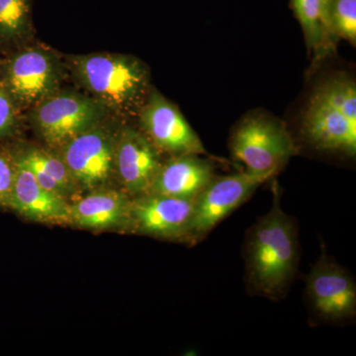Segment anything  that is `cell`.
I'll list each match as a JSON object with an SVG mask.
<instances>
[{
	"label": "cell",
	"mask_w": 356,
	"mask_h": 356,
	"mask_svg": "<svg viewBox=\"0 0 356 356\" xmlns=\"http://www.w3.org/2000/svg\"><path fill=\"white\" fill-rule=\"evenodd\" d=\"M300 250L298 225L282 209L275 187L270 210L245 233L243 257L248 294L271 301L284 298L298 273Z\"/></svg>",
	"instance_id": "cell-1"
},
{
	"label": "cell",
	"mask_w": 356,
	"mask_h": 356,
	"mask_svg": "<svg viewBox=\"0 0 356 356\" xmlns=\"http://www.w3.org/2000/svg\"><path fill=\"white\" fill-rule=\"evenodd\" d=\"M301 134L307 144L324 153L356 154V84L334 74L312 92L302 117Z\"/></svg>",
	"instance_id": "cell-2"
},
{
	"label": "cell",
	"mask_w": 356,
	"mask_h": 356,
	"mask_svg": "<svg viewBox=\"0 0 356 356\" xmlns=\"http://www.w3.org/2000/svg\"><path fill=\"white\" fill-rule=\"evenodd\" d=\"M72 67L79 83L93 99L119 114H139L152 90L149 67L134 56H79L72 58Z\"/></svg>",
	"instance_id": "cell-3"
},
{
	"label": "cell",
	"mask_w": 356,
	"mask_h": 356,
	"mask_svg": "<svg viewBox=\"0 0 356 356\" xmlns=\"http://www.w3.org/2000/svg\"><path fill=\"white\" fill-rule=\"evenodd\" d=\"M229 152L248 172L269 179L299 153L286 125L266 112H250L232 131Z\"/></svg>",
	"instance_id": "cell-4"
},
{
	"label": "cell",
	"mask_w": 356,
	"mask_h": 356,
	"mask_svg": "<svg viewBox=\"0 0 356 356\" xmlns=\"http://www.w3.org/2000/svg\"><path fill=\"white\" fill-rule=\"evenodd\" d=\"M306 300L313 317L325 324L353 320L356 315V283L350 271L322 254L306 277Z\"/></svg>",
	"instance_id": "cell-5"
},
{
	"label": "cell",
	"mask_w": 356,
	"mask_h": 356,
	"mask_svg": "<svg viewBox=\"0 0 356 356\" xmlns=\"http://www.w3.org/2000/svg\"><path fill=\"white\" fill-rule=\"evenodd\" d=\"M264 175L245 170L226 177H217L196 198L195 208L185 243L203 242L220 222L247 202L264 182Z\"/></svg>",
	"instance_id": "cell-6"
},
{
	"label": "cell",
	"mask_w": 356,
	"mask_h": 356,
	"mask_svg": "<svg viewBox=\"0 0 356 356\" xmlns=\"http://www.w3.org/2000/svg\"><path fill=\"white\" fill-rule=\"evenodd\" d=\"M104 110L92 97L56 91L35 105L33 121L49 145L62 147L79 134L97 125Z\"/></svg>",
	"instance_id": "cell-7"
},
{
	"label": "cell",
	"mask_w": 356,
	"mask_h": 356,
	"mask_svg": "<svg viewBox=\"0 0 356 356\" xmlns=\"http://www.w3.org/2000/svg\"><path fill=\"white\" fill-rule=\"evenodd\" d=\"M142 132L159 152L172 156L207 154L202 140L179 109L152 89L139 112Z\"/></svg>",
	"instance_id": "cell-8"
},
{
	"label": "cell",
	"mask_w": 356,
	"mask_h": 356,
	"mask_svg": "<svg viewBox=\"0 0 356 356\" xmlns=\"http://www.w3.org/2000/svg\"><path fill=\"white\" fill-rule=\"evenodd\" d=\"M60 74V63L51 51L26 49L7 65L4 89L13 102L35 106L56 92Z\"/></svg>",
	"instance_id": "cell-9"
},
{
	"label": "cell",
	"mask_w": 356,
	"mask_h": 356,
	"mask_svg": "<svg viewBox=\"0 0 356 356\" xmlns=\"http://www.w3.org/2000/svg\"><path fill=\"white\" fill-rule=\"evenodd\" d=\"M196 199L147 193L131 200L130 229L165 240H186Z\"/></svg>",
	"instance_id": "cell-10"
},
{
	"label": "cell",
	"mask_w": 356,
	"mask_h": 356,
	"mask_svg": "<svg viewBox=\"0 0 356 356\" xmlns=\"http://www.w3.org/2000/svg\"><path fill=\"white\" fill-rule=\"evenodd\" d=\"M115 138L96 125L60 147V156L77 185L95 191L108 180L114 166Z\"/></svg>",
	"instance_id": "cell-11"
},
{
	"label": "cell",
	"mask_w": 356,
	"mask_h": 356,
	"mask_svg": "<svg viewBox=\"0 0 356 356\" xmlns=\"http://www.w3.org/2000/svg\"><path fill=\"white\" fill-rule=\"evenodd\" d=\"M161 165V152L142 131L125 127L117 134L115 170L129 195L149 193Z\"/></svg>",
	"instance_id": "cell-12"
},
{
	"label": "cell",
	"mask_w": 356,
	"mask_h": 356,
	"mask_svg": "<svg viewBox=\"0 0 356 356\" xmlns=\"http://www.w3.org/2000/svg\"><path fill=\"white\" fill-rule=\"evenodd\" d=\"M14 163L15 177L8 210L33 221L69 224L70 204L67 199L47 191L27 168L15 161Z\"/></svg>",
	"instance_id": "cell-13"
},
{
	"label": "cell",
	"mask_w": 356,
	"mask_h": 356,
	"mask_svg": "<svg viewBox=\"0 0 356 356\" xmlns=\"http://www.w3.org/2000/svg\"><path fill=\"white\" fill-rule=\"evenodd\" d=\"M215 177L209 159L198 154L173 156L161 165L149 193L196 199Z\"/></svg>",
	"instance_id": "cell-14"
},
{
	"label": "cell",
	"mask_w": 356,
	"mask_h": 356,
	"mask_svg": "<svg viewBox=\"0 0 356 356\" xmlns=\"http://www.w3.org/2000/svg\"><path fill=\"white\" fill-rule=\"evenodd\" d=\"M131 199L121 192L97 191L70 205L69 224L79 228H130Z\"/></svg>",
	"instance_id": "cell-15"
},
{
	"label": "cell",
	"mask_w": 356,
	"mask_h": 356,
	"mask_svg": "<svg viewBox=\"0 0 356 356\" xmlns=\"http://www.w3.org/2000/svg\"><path fill=\"white\" fill-rule=\"evenodd\" d=\"M13 154L14 161L24 166L47 191L65 199L72 195L76 182L65 161L57 154L39 147H26Z\"/></svg>",
	"instance_id": "cell-16"
},
{
	"label": "cell",
	"mask_w": 356,
	"mask_h": 356,
	"mask_svg": "<svg viewBox=\"0 0 356 356\" xmlns=\"http://www.w3.org/2000/svg\"><path fill=\"white\" fill-rule=\"evenodd\" d=\"M292 4L308 48L318 56L329 53L336 40L327 31L321 0H292Z\"/></svg>",
	"instance_id": "cell-17"
},
{
	"label": "cell",
	"mask_w": 356,
	"mask_h": 356,
	"mask_svg": "<svg viewBox=\"0 0 356 356\" xmlns=\"http://www.w3.org/2000/svg\"><path fill=\"white\" fill-rule=\"evenodd\" d=\"M30 0H0V39L17 42L31 31Z\"/></svg>",
	"instance_id": "cell-18"
},
{
	"label": "cell",
	"mask_w": 356,
	"mask_h": 356,
	"mask_svg": "<svg viewBox=\"0 0 356 356\" xmlns=\"http://www.w3.org/2000/svg\"><path fill=\"white\" fill-rule=\"evenodd\" d=\"M329 28L334 39H343L355 44L356 0H332Z\"/></svg>",
	"instance_id": "cell-19"
},
{
	"label": "cell",
	"mask_w": 356,
	"mask_h": 356,
	"mask_svg": "<svg viewBox=\"0 0 356 356\" xmlns=\"http://www.w3.org/2000/svg\"><path fill=\"white\" fill-rule=\"evenodd\" d=\"M15 163L13 154L0 149V208L8 210L13 194Z\"/></svg>",
	"instance_id": "cell-20"
},
{
	"label": "cell",
	"mask_w": 356,
	"mask_h": 356,
	"mask_svg": "<svg viewBox=\"0 0 356 356\" xmlns=\"http://www.w3.org/2000/svg\"><path fill=\"white\" fill-rule=\"evenodd\" d=\"M15 124L14 102L6 89L0 88V138L11 132Z\"/></svg>",
	"instance_id": "cell-21"
},
{
	"label": "cell",
	"mask_w": 356,
	"mask_h": 356,
	"mask_svg": "<svg viewBox=\"0 0 356 356\" xmlns=\"http://www.w3.org/2000/svg\"><path fill=\"white\" fill-rule=\"evenodd\" d=\"M332 0H321V3H322L323 15H324L325 26H327V31H329V32H330L329 15H330V9H331V6H332ZM330 34H331V32H330ZM332 38H334V37H332ZM334 40H336V39H334ZM336 41H337V40H336Z\"/></svg>",
	"instance_id": "cell-22"
}]
</instances>
